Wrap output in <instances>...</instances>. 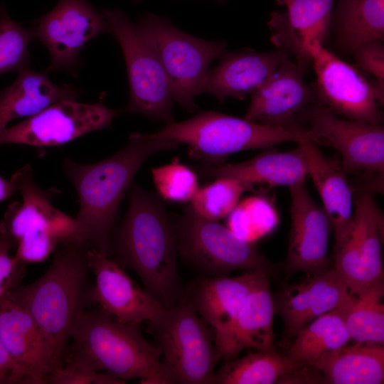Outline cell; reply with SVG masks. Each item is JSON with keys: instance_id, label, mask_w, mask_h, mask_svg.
Returning a JSON list of instances; mask_svg holds the SVG:
<instances>
[{"instance_id": "34", "label": "cell", "mask_w": 384, "mask_h": 384, "mask_svg": "<svg viewBox=\"0 0 384 384\" xmlns=\"http://www.w3.org/2000/svg\"><path fill=\"white\" fill-rule=\"evenodd\" d=\"M245 191L242 183L236 178L218 177L215 181L198 190L190 206L198 215L218 221L230 213Z\"/></svg>"}, {"instance_id": "2", "label": "cell", "mask_w": 384, "mask_h": 384, "mask_svg": "<svg viewBox=\"0 0 384 384\" xmlns=\"http://www.w3.org/2000/svg\"><path fill=\"white\" fill-rule=\"evenodd\" d=\"M91 247L82 237L59 243L50 266L38 279L7 292L40 328L50 348L55 369L63 365L78 318L91 303L87 260Z\"/></svg>"}, {"instance_id": "13", "label": "cell", "mask_w": 384, "mask_h": 384, "mask_svg": "<svg viewBox=\"0 0 384 384\" xmlns=\"http://www.w3.org/2000/svg\"><path fill=\"white\" fill-rule=\"evenodd\" d=\"M353 227L348 240L334 250V266L352 295L383 280L382 245L384 216L367 190L354 191Z\"/></svg>"}, {"instance_id": "17", "label": "cell", "mask_w": 384, "mask_h": 384, "mask_svg": "<svg viewBox=\"0 0 384 384\" xmlns=\"http://www.w3.org/2000/svg\"><path fill=\"white\" fill-rule=\"evenodd\" d=\"M291 196V225L285 273L287 277L302 272L307 275L331 268L329 257L331 222L302 182L289 187Z\"/></svg>"}, {"instance_id": "18", "label": "cell", "mask_w": 384, "mask_h": 384, "mask_svg": "<svg viewBox=\"0 0 384 384\" xmlns=\"http://www.w3.org/2000/svg\"><path fill=\"white\" fill-rule=\"evenodd\" d=\"M304 72L289 58L252 94L244 119L260 124L307 132L298 114L316 102L314 89L304 79Z\"/></svg>"}, {"instance_id": "8", "label": "cell", "mask_w": 384, "mask_h": 384, "mask_svg": "<svg viewBox=\"0 0 384 384\" xmlns=\"http://www.w3.org/2000/svg\"><path fill=\"white\" fill-rule=\"evenodd\" d=\"M149 331L175 383L213 384L218 360L211 330L194 309L188 287L180 302L149 323Z\"/></svg>"}, {"instance_id": "23", "label": "cell", "mask_w": 384, "mask_h": 384, "mask_svg": "<svg viewBox=\"0 0 384 384\" xmlns=\"http://www.w3.org/2000/svg\"><path fill=\"white\" fill-rule=\"evenodd\" d=\"M286 6L274 12L268 26L272 43L294 54L296 63L305 73L311 64L304 44L313 41L324 43L331 25L335 0H279Z\"/></svg>"}, {"instance_id": "44", "label": "cell", "mask_w": 384, "mask_h": 384, "mask_svg": "<svg viewBox=\"0 0 384 384\" xmlns=\"http://www.w3.org/2000/svg\"><path fill=\"white\" fill-rule=\"evenodd\" d=\"M133 1H142V0H133Z\"/></svg>"}, {"instance_id": "9", "label": "cell", "mask_w": 384, "mask_h": 384, "mask_svg": "<svg viewBox=\"0 0 384 384\" xmlns=\"http://www.w3.org/2000/svg\"><path fill=\"white\" fill-rule=\"evenodd\" d=\"M174 225L178 255L202 277H225L233 271H273V265L254 243L239 238L217 220L198 215L190 206Z\"/></svg>"}, {"instance_id": "42", "label": "cell", "mask_w": 384, "mask_h": 384, "mask_svg": "<svg viewBox=\"0 0 384 384\" xmlns=\"http://www.w3.org/2000/svg\"><path fill=\"white\" fill-rule=\"evenodd\" d=\"M14 245V243L9 239L0 235V250L4 248L11 249Z\"/></svg>"}, {"instance_id": "38", "label": "cell", "mask_w": 384, "mask_h": 384, "mask_svg": "<svg viewBox=\"0 0 384 384\" xmlns=\"http://www.w3.org/2000/svg\"><path fill=\"white\" fill-rule=\"evenodd\" d=\"M357 65L373 75L375 80L384 82L383 41H372L358 47L353 53Z\"/></svg>"}, {"instance_id": "16", "label": "cell", "mask_w": 384, "mask_h": 384, "mask_svg": "<svg viewBox=\"0 0 384 384\" xmlns=\"http://www.w3.org/2000/svg\"><path fill=\"white\" fill-rule=\"evenodd\" d=\"M88 265L95 275L91 303L117 321L141 324L159 320L166 309L144 288H141L111 257L91 247Z\"/></svg>"}, {"instance_id": "25", "label": "cell", "mask_w": 384, "mask_h": 384, "mask_svg": "<svg viewBox=\"0 0 384 384\" xmlns=\"http://www.w3.org/2000/svg\"><path fill=\"white\" fill-rule=\"evenodd\" d=\"M284 48L270 52L226 51L209 70L200 94L208 93L223 102L229 97L242 100L255 92L287 59Z\"/></svg>"}, {"instance_id": "11", "label": "cell", "mask_w": 384, "mask_h": 384, "mask_svg": "<svg viewBox=\"0 0 384 384\" xmlns=\"http://www.w3.org/2000/svg\"><path fill=\"white\" fill-rule=\"evenodd\" d=\"M316 75V102L349 119L382 124L384 92L351 65L313 41L304 44Z\"/></svg>"}, {"instance_id": "12", "label": "cell", "mask_w": 384, "mask_h": 384, "mask_svg": "<svg viewBox=\"0 0 384 384\" xmlns=\"http://www.w3.org/2000/svg\"><path fill=\"white\" fill-rule=\"evenodd\" d=\"M10 180L20 191L23 201L9 206L0 222V235L14 245L20 241L33 240L57 246L65 240L84 238L75 218L53 205L59 191L41 188L30 165L18 169Z\"/></svg>"}, {"instance_id": "43", "label": "cell", "mask_w": 384, "mask_h": 384, "mask_svg": "<svg viewBox=\"0 0 384 384\" xmlns=\"http://www.w3.org/2000/svg\"><path fill=\"white\" fill-rule=\"evenodd\" d=\"M215 1H216L218 4H223L225 2H226L228 0H213Z\"/></svg>"}, {"instance_id": "31", "label": "cell", "mask_w": 384, "mask_h": 384, "mask_svg": "<svg viewBox=\"0 0 384 384\" xmlns=\"http://www.w3.org/2000/svg\"><path fill=\"white\" fill-rule=\"evenodd\" d=\"M300 363L274 349L256 351L227 362L213 375V384H274Z\"/></svg>"}, {"instance_id": "10", "label": "cell", "mask_w": 384, "mask_h": 384, "mask_svg": "<svg viewBox=\"0 0 384 384\" xmlns=\"http://www.w3.org/2000/svg\"><path fill=\"white\" fill-rule=\"evenodd\" d=\"M107 31L117 41L126 63L129 98L124 110L166 124L174 122L171 87L161 62L149 41L119 9L101 10Z\"/></svg>"}, {"instance_id": "33", "label": "cell", "mask_w": 384, "mask_h": 384, "mask_svg": "<svg viewBox=\"0 0 384 384\" xmlns=\"http://www.w3.org/2000/svg\"><path fill=\"white\" fill-rule=\"evenodd\" d=\"M279 223L273 200L262 194L239 201L227 216V227L239 238L251 243L271 233Z\"/></svg>"}, {"instance_id": "41", "label": "cell", "mask_w": 384, "mask_h": 384, "mask_svg": "<svg viewBox=\"0 0 384 384\" xmlns=\"http://www.w3.org/2000/svg\"><path fill=\"white\" fill-rule=\"evenodd\" d=\"M16 191L11 180L9 181L0 176V202L9 198Z\"/></svg>"}, {"instance_id": "28", "label": "cell", "mask_w": 384, "mask_h": 384, "mask_svg": "<svg viewBox=\"0 0 384 384\" xmlns=\"http://www.w3.org/2000/svg\"><path fill=\"white\" fill-rule=\"evenodd\" d=\"M315 368L331 384H382L384 347L355 342L327 352L306 363Z\"/></svg>"}, {"instance_id": "30", "label": "cell", "mask_w": 384, "mask_h": 384, "mask_svg": "<svg viewBox=\"0 0 384 384\" xmlns=\"http://www.w3.org/2000/svg\"><path fill=\"white\" fill-rule=\"evenodd\" d=\"M348 307L327 312L304 326L285 356L293 362L308 363L348 344L351 340L345 322Z\"/></svg>"}, {"instance_id": "5", "label": "cell", "mask_w": 384, "mask_h": 384, "mask_svg": "<svg viewBox=\"0 0 384 384\" xmlns=\"http://www.w3.org/2000/svg\"><path fill=\"white\" fill-rule=\"evenodd\" d=\"M143 135L185 144L192 159L208 166L224 164L236 152L310 139L307 132L260 124L214 111H200L188 119L166 124L159 131Z\"/></svg>"}, {"instance_id": "7", "label": "cell", "mask_w": 384, "mask_h": 384, "mask_svg": "<svg viewBox=\"0 0 384 384\" xmlns=\"http://www.w3.org/2000/svg\"><path fill=\"white\" fill-rule=\"evenodd\" d=\"M157 53L167 75L174 100L190 112L209 73L211 63L227 51L225 41H208L189 35L166 17L142 15L137 23Z\"/></svg>"}, {"instance_id": "15", "label": "cell", "mask_w": 384, "mask_h": 384, "mask_svg": "<svg viewBox=\"0 0 384 384\" xmlns=\"http://www.w3.org/2000/svg\"><path fill=\"white\" fill-rule=\"evenodd\" d=\"M34 36L48 50V70L74 72L80 65L79 55L97 36L108 32L101 13L87 0H59L33 28Z\"/></svg>"}, {"instance_id": "3", "label": "cell", "mask_w": 384, "mask_h": 384, "mask_svg": "<svg viewBox=\"0 0 384 384\" xmlns=\"http://www.w3.org/2000/svg\"><path fill=\"white\" fill-rule=\"evenodd\" d=\"M178 144L135 132L129 136L126 146L98 162L85 164L64 160L63 170L78 196L80 206L75 218L92 247L111 257L110 235L118 220L121 203L137 173L149 156L174 150Z\"/></svg>"}, {"instance_id": "21", "label": "cell", "mask_w": 384, "mask_h": 384, "mask_svg": "<svg viewBox=\"0 0 384 384\" xmlns=\"http://www.w3.org/2000/svg\"><path fill=\"white\" fill-rule=\"evenodd\" d=\"M271 149V148H270ZM205 177L229 176L240 181L246 191L263 194L279 186L288 188L305 182L309 169L300 146L287 151L270 150L247 161L197 168Z\"/></svg>"}, {"instance_id": "4", "label": "cell", "mask_w": 384, "mask_h": 384, "mask_svg": "<svg viewBox=\"0 0 384 384\" xmlns=\"http://www.w3.org/2000/svg\"><path fill=\"white\" fill-rule=\"evenodd\" d=\"M70 355L95 370L123 380L172 384L159 348L149 343L140 324L122 323L101 309H85L72 334Z\"/></svg>"}, {"instance_id": "14", "label": "cell", "mask_w": 384, "mask_h": 384, "mask_svg": "<svg viewBox=\"0 0 384 384\" xmlns=\"http://www.w3.org/2000/svg\"><path fill=\"white\" fill-rule=\"evenodd\" d=\"M102 102L58 101L22 122L0 132V144L57 146L110 126L121 113Z\"/></svg>"}, {"instance_id": "1", "label": "cell", "mask_w": 384, "mask_h": 384, "mask_svg": "<svg viewBox=\"0 0 384 384\" xmlns=\"http://www.w3.org/2000/svg\"><path fill=\"white\" fill-rule=\"evenodd\" d=\"M125 216L110 235L112 254L123 267L133 270L144 289L165 309L183 297L177 266V238L161 201L136 183L129 190Z\"/></svg>"}, {"instance_id": "19", "label": "cell", "mask_w": 384, "mask_h": 384, "mask_svg": "<svg viewBox=\"0 0 384 384\" xmlns=\"http://www.w3.org/2000/svg\"><path fill=\"white\" fill-rule=\"evenodd\" d=\"M354 297L331 267L283 288L274 299V311L283 321L284 336L291 339L317 317L348 307Z\"/></svg>"}, {"instance_id": "24", "label": "cell", "mask_w": 384, "mask_h": 384, "mask_svg": "<svg viewBox=\"0 0 384 384\" xmlns=\"http://www.w3.org/2000/svg\"><path fill=\"white\" fill-rule=\"evenodd\" d=\"M302 149L311 177L334 231L335 247L349 238L353 227L354 191L340 159L325 155L310 139L297 143Z\"/></svg>"}, {"instance_id": "27", "label": "cell", "mask_w": 384, "mask_h": 384, "mask_svg": "<svg viewBox=\"0 0 384 384\" xmlns=\"http://www.w3.org/2000/svg\"><path fill=\"white\" fill-rule=\"evenodd\" d=\"M79 91L71 85H57L45 72L26 68L0 92V132L14 119L30 117L63 100H76Z\"/></svg>"}, {"instance_id": "22", "label": "cell", "mask_w": 384, "mask_h": 384, "mask_svg": "<svg viewBox=\"0 0 384 384\" xmlns=\"http://www.w3.org/2000/svg\"><path fill=\"white\" fill-rule=\"evenodd\" d=\"M269 276L265 277L247 295L231 324L215 334L214 343L218 361L237 358L245 348L274 349L275 311Z\"/></svg>"}, {"instance_id": "37", "label": "cell", "mask_w": 384, "mask_h": 384, "mask_svg": "<svg viewBox=\"0 0 384 384\" xmlns=\"http://www.w3.org/2000/svg\"><path fill=\"white\" fill-rule=\"evenodd\" d=\"M65 363L52 370L47 377L50 384H123L126 381L100 372L82 361L67 355Z\"/></svg>"}, {"instance_id": "20", "label": "cell", "mask_w": 384, "mask_h": 384, "mask_svg": "<svg viewBox=\"0 0 384 384\" xmlns=\"http://www.w3.org/2000/svg\"><path fill=\"white\" fill-rule=\"evenodd\" d=\"M0 339L25 383H47L55 369L50 348L31 315L7 294L0 301Z\"/></svg>"}, {"instance_id": "26", "label": "cell", "mask_w": 384, "mask_h": 384, "mask_svg": "<svg viewBox=\"0 0 384 384\" xmlns=\"http://www.w3.org/2000/svg\"><path fill=\"white\" fill-rule=\"evenodd\" d=\"M270 273L246 271L234 277H202L188 287L192 305L215 331L228 328L236 317L247 295Z\"/></svg>"}, {"instance_id": "35", "label": "cell", "mask_w": 384, "mask_h": 384, "mask_svg": "<svg viewBox=\"0 0 384 384\" xmlns=\"http://www.w3.org/2000/svg\"><path fill=\"white\" fill-rule=\"evenodd\" d=\"M34 38L33 29L14 21L0 4V74L29 67V46Z\"/></svg>"}, {"instance_id": "39", "label": "cell", "mask_w": 384, "mask_h": 384, "mask_svg": "<svg viewBox=\"0 0 384 384\" xmlns=\"http://www.w3.org/2000/svg\"><path fill=\"white\" fill-rule=\"evenodd\" d=\"M10 248L0 250V301L16 287L25 273V265L15 256L9 255Z\"/></svg>"}, {"instance_id": "29", "label": "cell", "mask_w": 384, "mask_h": 384, "mask_svg": "<svg viewBox=\"0 0 384 384\" xmlns=\"http://www.w3.org/2000/svg\"><path fill=\"white\" fill-rule=\"evenodd\" d=\"M331 24L338 49L346 54L384 40V0H338Z\"/></svg>"}, {"instance_id": "36", "label": "cell", "mask_w": 384, "mask_h": 384, "mask_svg": "<svg viewBox=\"0 0 384 384\" xmlns=\"http://www.w3.org/2000/svg\"><path fill=\"white\" fill-rule=\"evenodd\" d=\"M154 183L165 200L186 203L191 201L199 189L196 174L174 159L170 164L151 169Z\"/></svg>"}, {"instance_id": "40", "label": "cell", "mask_w": 384, "mask_h": 384, "mask_svg": "<svg viewBox=\"0 0 384 384\" xmlns=\"http://www.w3.org/2000/svg\"><path fill=\"white\" fill-rule=\"evenodd\" d=\"M25 383L23 376L0 339V384Z\"/></svg>"}, {"instance_id": "6", "label": "cell", "mask_w": 384, "mask_h": 384, "mask_svg": "<svg viewBox=\"0 0 384 384\" xmlns=\"http://www.w3.org/2000/svg\"><path fill=\"white\" fill-rule=\"evenodd\" d=\"M297 118L312 142L336 149L348 176L356 179L355 190L383 192L382 124L341 117L316 102L306 107Z\"/></svg>"}, {"instance_id": "32", "label": "cell", "mask_w": 384, "mask_h": 384, "mask_svg": "<svg viewBox=\"0 0 384 384\" xmlns=\"http://www.w3.org/2000/svg\"><path fill=\"white\" fill-rule=\"evenodd\" d=\"M383 280L355 295L345 311V322L351 340L384 343Z\"/></svg>"}]
</instances>
